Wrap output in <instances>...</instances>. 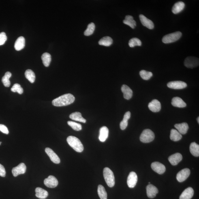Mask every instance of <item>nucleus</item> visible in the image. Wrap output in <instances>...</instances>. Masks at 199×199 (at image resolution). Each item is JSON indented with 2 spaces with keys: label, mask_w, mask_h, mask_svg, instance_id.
Instances as JSON below:
<instances>
[{
  "label": "nucleus",
  "mask_w": 199,
  "mask_h": 199,
  "mask_svg": "<svg viewBox=\"0 0 199 199\" xmlns=\"http://www.w3.org/2000/svg\"><path fill=\"white\" fill-rule=\"evenodd\" d=\"M25 46V40L23 37L21 36L17 39L14 44V48L18 51L23 49Z\"/></svg>",
  "instance_id": "24"
},
{
  "label": "nucleus",
  "mask_w": 199,
  "mask_h": 199,
  "mask_svg": "<svg viewBox=\"0 0 199 199\" xmlns=\"http://www.w3.org/2000/svg\"><path fill=\"white\" fill-rule=\"evenodd\" d=\"M67 141L75 151L78 152H82L83 151V146L80 140L76 137L70 136L67 138Z\"/></svg>",
  "instance_id": "2"
},
{
  "label": "nucleus",
  "mask_w": 199,
  "mask_h": 199,
  "mask_svg": "<svg viewBox=\"0 0 199 199\" xmlns=\"http://www.w3.org/2000/svg\"><path fill=\"white\" fill-rule=\"evenodd\" d=\"M149 184H150V182H149Z\"/></svg>",
  "instance_id": "47"
},
{
  "label": "nucleus",
  "mask_w": 199,
  "mask_h": 199,
  "mask_svg": "<svg viewBox=\"0 0 199 199\" xmlns=\"http://www.w3.org/2000/svg\"><path fill=\"white\" fill-rule=\"evenodd\" d=\"M44 184L47 187L54 188L57 186L59 182L56 177L53 176H50L44 180Z\"/></svg>",
  "instance_id": "11"
},
{
  "label": "nucleus",
  "mask_w": 199,
  "mask_h": 199,
  "mask_svg": "<svg viewBox=\"0 0 199 199\" xmlns=\"http://www.w3.org/2000/svg\"><path fill=\"white\" fill-rule=\"evenodd\" d=\"M140 74L142 79L145 80H149L153 76V74L151 72L145 70L141 71Z\"/></svg>",
  "instance_id": "36"
},
{
  "label": "nucleus",
  "mask_w": 199,
  "mask_h": 199,
  "mask_svg": "<svg viewBox=\"0 0 199 199\" xmlns=\"http://www.w3.org/2000/svg\"><path fill=\"white\" fill-rule=\"evenodd\" d=\"M131 117V112H128L125 113L124 116L123 120L125 121H128V120L130 119Z\"/></svg>",
  "instance_id": "44"
},
{
  "label": "nucleus",
  "mask_w": 199,
  "mask_h": 199,
  "mask_svg": "<svg viewBox=\"0 0 199 199\" xmlns=\"http://www.w3.org/2000/svg\"><path fill=\"white\" fill-rule=\"evenodd\" d=\"M75 100L74 95L70 93L66 94L54 99L52 101V104L54 106L57 107L67 106L72 104Z\"/></svg>",
  "instance_id": "1"
},
{
  "label": "nucleus",
  "mask_w": 199,
  "mask_h": 199,
  "mask_svg": "<svg viewBox=\"0 0 199 199\" xmlns=\"http://www.w3.org/2000/svg\"><path fill=\"white\" fill-rule=\"evenodd\" d=\"M103 176L107 185L112 187L115 185V177L113 172L108 168H105L103 170Z\"/></svg>",
  "instance_id": "3"
},
{
  "label": "nucleus",
  "mask_w": 199,
  "mask_h": 199,
  "mask_svg": "<svg viewBox=\"0 0 199 199\" xmlns=\"http://www.w3.org/2000/svg\"><path fill=\"white\" fill-rule=\"evenodd\" d=\"M172 104L174 107L179 108H185L187 106L186 104L183 100L179 97H174L172 99Z\"/></svg>",
  "instance_id": "22"
},
{
  "label": "nucleus",
  "mask_w": 199,
  "mask_h": 199,
  "mask_svg": "<svg viewBox=\"0 0 199 199\" xmlns=\"http://www.w3.org/2000/svg\"><path fill=\"white\" fill-rule=\"evenodd\" d=\"M182 135L176 129H173L171 131L170 139L173 141H178L181 139Z\"/></svg>",
  "instance_id": "27"
},
{
  "label": "nucleus",
  "mask_w": 199,
  "mask_h": 199,
  "mask_svg": "<svg viewBox=\"0 0 199 199\" xmlns=\"http://www.w3.org/2000/svg\"><path fill=\"white\" fill-rule=\"evenodd\" d=\"M109 130L106 127H101L100 130L99 140L101 142H104L108 136Z\"/></svg>",
  "instance_id": "21"
},
{
  "label": "nucleus",
  "mask_w": 199,
  "mask_h": 199,
  "mask_svg": "<svg viewBox=\"0 0 199 199\" xmlns=\"http://www.w3.org/2000/svg\"><path fill=\"white\" fill-rule=\"evenodd\" d=\"M35 196L40 199H45L48 196V193L47 191L40 187H37L35 189Z\"/></svg>",
  "instance_id": "25"
},
{
  "label": "nucleus",
  "mask_w": 199,
  "mask_h": 199,
  "mask_svg": "<svg viewBox=\"0 0 199 199\" xmlns=\"http://www.w3.org/2000/svg\"><path fill=\"white\" fill-rule=\"evenodd\" d=\"M128 44L131 47H134L135 46H141L142 42L139 39L133 38L129 41Z\"/></svg>",
  "instance_id": "37"
},
{
  "label": "nucleus",
  "mask_w": 199,
  "mask_h": 199,
  "mask_svg": "<svg viewBox=\"0 0 199 199\" xmlns=\"http://www.w3.org/2000/svg\"><path fill=\"white\" fill-rule=\"evenodd\" d=\"M26 78L31 83H33L35 82V73L31 69H27L25 72Z\"/></svg>",
  "instance_id": "33"
},
{
  "label": "nucleus",
  "mask_w": 199,
  "mask_h": 199,
  "mask_svg": "<svg viewBox=\"0 0 199 199\" xmlns=\"http://www.w3.org/2000/svg\"><path fill=\"white\" fill-rule=\"evenodd\" d=\"M1 143H2V142H0V145H1Z\"/></svg>",
  "instance_id": "46"
},
{
  "label": "nucleus",
  "mask_w": 199,
  "mask_h": 199,
  "mask_svg": "<svg viewBox=\"0 0 199 199\" xmlns=\"http://www.w3.org/2000/svg\"><path fill=\"white\" fill-rule=\"evenodd\" d=\"M167 86L171 89H181L187 87V84L185 82L181 81H175L170 82L167 84Z\"/></svg>",
  "instance_id": "7"
},
{
  "label": "nucleus",
  "mask_w": 199,
  "mask_h": 199,
  "mask_svg": "<svg viewBox=\"0 0 199 199\" xmlns=\"http://www.w3.org/2000/svg\"><path fill=\"white\" fill-rule=\"evenodd\" d=\"M11 91L14 92H18L20 95L23 92V90L20 84L18 83L14 84L11 89Z\"/></svg>",
  "instance_id": "39"
},
{
  "label": "nucleus",
  "mask_w": 199,
  "mask_h": 199,
  "mask_svg": "<svg viewBox=\"0 0 199 199\" xmlns=\"http://www.w3.org/2000/svg\"><path fill=\"white\" fill-rule=\"evenodd\" d=\"M151 168L153 171L160 174L164 173L166 171V168L164 165L159 162L152 163Z\"/></svg>",
  "instance_id": "12"
},
{
  "label": "nucleus",
  "mask_w": 199,
  "mask_h": 199,
  "mask_svg": "<svg viewBox=\"0 0 199 199\" xmlns=\"http://www.w3.org/2000/svg\"><path fill=\"white\" fill-rule=\"evenodd\" d=\"M43 63L46 67L49 66L51 61V56L49 53H44L41 56Z\"/></svg>",
  "instance_id": "31"
},
{
  "label": "nucleus",
  "mask_w": 199,
  "mask_h": 199,
  "mask_svg": "<svg viewBox=\"0 0 199 199\" xmlns=\"http://www.w3.org/2000/svg\"><path fill=\"white\" fill-rule=\"evenodd\" d=\"M148 108L152 112H159L161 108L160 103L156 99L153 100L148 104Z\"/></svg>",
  "instance_id": "16"
},
{
  "label": "nucleus",
  "mask_w": 199,
  "mask_h": 199,
  "mask_svg": "<svg viewBox=\"0 0 199 199\" xmlns=\"http://www.w3.org/2000/svg\"><path fill=\"white\" fill-rule=\"evenodd\" d=\"M199 117H198L197 119V121L198 123H199Z\"/></svg>",
  "instance_id": "45"
},
{
  "label": "nucleus",
  "mask_w": 199,
  "mask_h": 199,
  "mask_svg": "<svg viewBox=\"0 0 199 199\" xmlns=\"http://www.w3.org/2000/svg\"><path fill=\"white\" fill-rule=\"evenodd\" d=\"M12 76V74L10 72H7L5 73V75L2 78V82L4 86L6 87H9L10 85V82L9 80Z\"/></svg>",
  "instance_id": "32"
},
{
  "label": "nucleus",
  "mask_w": 199,
  "mask_h": 199,
  "mask_svg": "<svg viewBox=\"0 0 199 199\" xmlns=\"http://www.w3.org/2000/svg\"><path fill=\"white\" fill-rule=\"evenodd\" d=\"M123 23L134 29L136 26V22L134 20L132 16L127 15L125 16V19L123 20Z\"/></svg>",
  "instance_id": "26"
},
{
  "label": "nucleus",
  "mask_w": 199,
  "mask_h": 199,
  "mask_svg": "<svg viewBox=\"0 0 199 199\" xmlns=\"http://www.w3.org/2000/svg\"><path fill=\"white\" fill-rule=\"evenodd\" d=\"M183 159L181 154L177 153L174 154L169 157V161L172 165L176 166Z\"/></svg>",
  "instance_id": "17"
},
{
  "label": "nucleus",
  "mask_w": 199,
  "mask_h": 199,
  "mask_svg": "<svg viewBox=\"0 0 199 199\" xmlns=\"http://www.w3.org/2000/svg\"></svg>",
  "instance_id": "48"
},
{
  "label": "nucleus",
  "mask_w": 199,
  "mask_h": 199,
  "mask_svg": "<svg viewBox=\"0 0 199 199\" xmlns=\"http://www.w3.org/2000/svg\"><path fill=\"white\" fill-rule=\"evenodd\" d=\"M139 17L143 25L149 29H153L154 27V24L151 20L148 19L143 14H140Z\"/></svg>",
  "instance_id": "15"
},
{
  "label": "nucleus",
  "mask_w": 199,
  "mask_h": 199,
  "mask_svg": "<svg viewBox=\"0 0 199 199\" xmlns=\"http://www.w3.org/2000/svg\"><path fill=\"white\" fill-rule=\"evenodd\" d=\"M190 174V170L189 169H184L178 173L176 179L178 181L181 183L185 181L189 177Z\"/></svg>",
  "instance_id": "8"
},
{
  "label": "nucleus",
  "mask_w": 199,
  "mask_h": 199,
  "mask_svg": "<svg viewBox=\"0 0 199 199\" xmlns=\"http://www.w3.org/2000/svg\"><path fill=\"white\" fill-rule=\"evenodd\" d=\"M6 171L4 167L2 165L0 164V176L2 177H5L6 176Z\"/></svg>",
  "instance_id": "43"
},
{
  "label": "nucleus",
  "mask_w": 199,
  "mask_h": 199,
  "mask_svg": "<svg viewBox=\"0 0 199 199\" xmlns=\"http://www.w3.org/2000/svg\"><path fill=\"white\" fill-rule=\"evenodd\" d=\"M67 124L74 130L79 131L82 130V125L80 124L75 123V122L72 121H68L67 122Z\"/></svg>",
  "instance_id": "38"
},
{
  "label": "nucleus",
  "mask_w": 199,
  "mask_h": 199,
  "mask_svg": "<svg viewBox=\"0 0 199 199\" xmlns=\"http://www.w3.org/2000/svg\"><path fill=\"white\" fill-rule=\"evenodd\" d=\"M26 170V166L24 163H21L17 166L13 168L12 173L13 176L16 177L21 174L25 173Z\"/></svg>",
  "instance_id": "10"
},
{
  "label": "nucleus",
  "mask_w": 199,
  "mask_h": 199,
  "mask_svg": "<svg viewBox=\"0 0 199 199\" xmlns=\"http://www.w3.org/2000/svg\"><path fill=\"white\" fill-rule=\"evenodd\" d=\"M174 127L177 129L178 132L181 135H185L186 134L189 129V125L186 123L176 124L174 125Z\"/></svg>",
  "instance_id": "19"
},
{
  "label": "nucleus",
  "mask_w": 199,
  "mask_h": 199,
  "mask_svg": "<svg viewBox=\"0 0 199 199\" xmlns=\"http://www.w3.org/2000/svg\"><path fill=\"white\" fill-rule=\"evenodd\" d=\"M190 152L195 157L199 156V145L196 142L191 143L189 147Z\"/></svg>",
  "instance_id": "29"
},
{
  "label": "nucleus",
  "mask_w": 199,
  "mask_h": 199,
  "mask_svg": "<svg viewBox=\"0 0 199 199\" xmlns=\"http://www.w3.org/2000/svg\"><path fill=\"white\" fill-rule=\"evenodd\" d=\"M95 29V25L93 22H91L88 25L87 29L84 32V35L86 36H90L93 34Z\"/></svg>",
  "instance_id": "35"
},
{
  "label": "nucleus",
  "mask_w": 199,
  "mask_h": 199,
  "mask_svg": "<svg viewBox=\"0 0 199 199\" xmlns=\"http://www.w3.org/2000/svg\"><path fill=\"white\" fill-rule=\"evenodd\" d=\"M69 117L71 119L75 120V121L82 122V123H85L86 121V119L82 117L81 114L80 112H74L69 116Z\"/></svg>",
  "instance_id": "28"
},
{
  "label": "nucleus",
  "mask_w": 199,
  "mask_h": 199,
  "mask_svg": "<svg viewBox=\"0 0 199 199\" xmlns=\"http://www.w3.org/2000/svg\"><path fill=\"white\" fill-rule=\"evenodd\" d=\"M7 40V37L5 32L0 33V46L5 44Z\"/></svg>",
  "instance_id": "40"
},
{
  "label": "nucleus",
  "mask_w": 199,
  "mask_h": 199,
  "mask_svg": "<svg viewBox=\"0 0 199 199\" xmlns=\"http://www.w3.org/2000/svg\"><path fill=\"white\" fill-rule=\"evenodd\" d=\"M138 181V176L136 173L131 172L127 179V185L130 188H133L136 185Z\"/></svg>",
  "instance_id": "9"
},
{
  "label": "nucleus",
  "mask_w": 199,
  "mask_h": 199,
  "mask_svg": "<svg viewBox=\"0 0 199 199\" xmlns=\"http://www.w3.org/2000/svg\"><path fill=\"white\" fill-rule=\"evenodd\" d=\"M184 64L188 68H193L199 65V59L195 57H189L185 59Z\"/></svg>",
  "instance_id": "6"
},
{
  "label": "nucleus",
  "mask_w": 199,
  "mask_h": 199,
  "mask_svg": "<svg viewBox=\"0 0 199 199\" xmlns=\"http://www.w3.org/2000/svg\"><path fill=\"white\" fill-rule=\"evenodd\" d=\"M194 194V189L191 187L188 188L182 193L180 197V199H191Z\"/></svg>",
  "instance_id": "20"
},
{
  "label": "nucleus",
  "mask_w": 199,
  "mask_h": 199,
  "mask_svg": "<svg viewBox=\"0 0 199 199\" xmlns=\"http://www.w3.org/2000/svg\"><path fill=\"white\" fill-rule=\"evenodd\" d=\"M112 43H113V40L112 38L108 36L103 37L99 41V44L100 45L106 47L110 46Z\"/></svg>",
  "instance_id": "30"
},
{
  "label": "nucleus",
  "mask_w": 199,
  "mask_h": 199,
  "mask_svg": "<svg viewBox=\"0 0 199 199\" xmlns=\"http://www.w3.org/2000/svg\"><path fill=\"white\" fill-rule=\"evenodd\" d=\"M154 133L151 129H145L143 131L140 137L141 142L144 143L151 142L154 140Z\"/></svg>",
  "instance_id": "4"
},
{
  "label": "nucleus",
  "mask_w": 199,
  "mask_h": 199,
  "mask_svg": "<svg viewBox=\"0 0 199 199\" xmlns=\"http://www.w3.org/2000/svg\"><path fill=\"white\" fill-rule=\"evenodd\" d=\"M128 125V121L123 120L120 123V128L122 130H124L127 128Z\"/></svg>",
  "instance_id": "42"
},
{
  "label": "nucleus",
  "mask_w": 199,
  "mask_h": 199,
  "mask_svg": "<svg viewBox=\"0 0 199 199\" xmlns=\"http://www.w3.org/2000/svg\"><path fill=\"white\" fill-rule=\"evenodd\" d=\"M182 35V33L180 31L169 34L163 37L162 39V42L165 44H169L176 42L181 38Z\"/></svg>",
  "instance_id": "5"
},
{
  "label": "nucleus",
  "mask_w": 199,
  "mask_h": 199,
  "mask_svg": "<svg viewBox=\"0 0 199 199\" xmlns=\"http://www.w3.org/2000/svg\"><path fill=\"white\" fill-rule=\"evenodd\" d=\"M97 192H98L99 196L101 199H107L108 195L103 185H99Z\"/></svg>",
  "instance_id": "34"
},
{
  "label": "nucleus",
  "mask_w": 199,
  "mask_h": 199,
  "mask_svg": "<svg viewBox=\"0 0 199 199\" xmlns=\"http://www.w3.org/2000/svg\"><path fill=\"white\" fill-rule=\"evenodd\" d=\"M146 193L148 197L153 198L158 193V190L154 185L149 184L146 187Z\"/></svg>",
  "instance_id": "14"
},
{
  "label": "nucleus",
  "mask_w": 199,
  "mask_h": 199,
  "mask_svg": "<svg viewBox=\"0 0 199 199\" xmlns=\"http://www.w3.org/2000/svg\"><path fill=\"white\" fill-rule=\"evenodd\" d=\"M185 6V3L183 2H178L172 7V12L174 14H177L183 10Z\"/></svg>",
  "instance_id": "23"
},
{
  "label": "nucleus",
  "mask_w": 199,
  "mask_h": 199,
  "mask_svg": "<svg viewBox=\"0 0 199 199\" xmlns=\"http://www.w3.org/2000/svg\"><path fill=\"white\" fill-rule=\"evenodd\" d=\"M45 152L52 162L55 164H59L60 163V159L58 155L54 152L53 150L50 148H47L45 149Z\"/></svg>",
  "instance_id": "13"
},
{
  "label": "nucleus",
  "mask_w": 199,
  "mask_h": 199,
  "mask_svg": "<svg viewBox=\"0 0 199 199\" xmlns=\"http://www.w3.org/2000/svg\"><path fill=\"white\" fill-rule=\"evenodd\" d=\"M0 131L6 134H8L9 131L8 128L5 125L0 124Z\"/></svg>",
  "instance_id": "41"
},
{
  "label": "nucleus",
  "mask_w": 199,
  "mask_h": 199,
  "mask_svg": "<svg viewBox=\"0 0 199 199\" xmlns=\"http://www.w3.org/2000/svg\"><path fill=\"white\" fill-rule=\"evenodd\" d=\"M121 90L123 93L124 98L127 100H129L132 98L133 91L128 86L123 84L122 86Z\"/></svg>",
  "instance_id": "18"
}]
</instances>
